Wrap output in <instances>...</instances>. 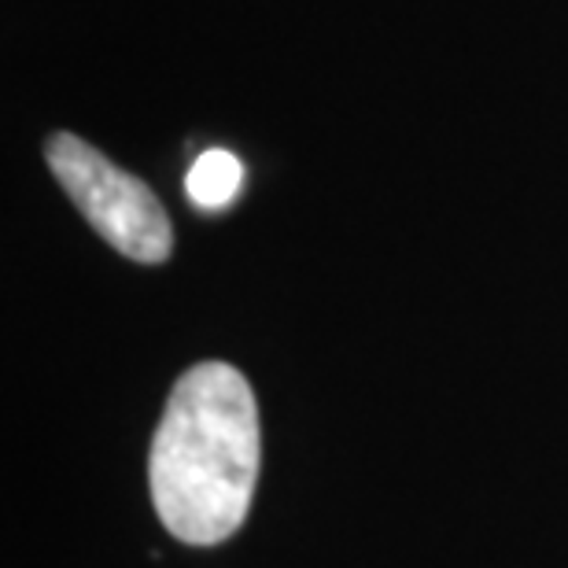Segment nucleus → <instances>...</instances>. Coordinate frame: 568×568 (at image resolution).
Returning a JSON list of instances; mask_svg holds the SVG:
<instances>
[{"label": "nucleus", "instance_id": "f257e3e1", "mask_svg": "<svg viewBox=\"0 0 568 568\" xmlns=\"http://www.w3.org/2000/svg\"><path fill=\"white\" fill-rule=\"evenodd\" d=\"M258 480V406L230 362L181 373L148 454L152 503L166 531L192 547L225 542L244 525Z\"/></svg>", "mask_w": 568, "mask_h": 568}, {"label": "nucleus", "instance_id": "f03ea898", "mask_svg": "<svg viewBox=\"0 0 568 568\" xmlns=\"http://www.w3.org/2000/svg\"><path fill=\"white\" fill-rule=\"evenodd\" d=\"M44 155L74 207L115 252L144 266L163 263L170 255L174 230H170L163 203L141 178L119 170L111 159H104V152H97L74 133H55Z\"/></svg>", "mask_w": 568, "mask_h": 568}, {"label": "nucleus", "instance_id": "7ed1b4c3", "mask_svg": "<svg viewBox=\"0 0 568 568\" xmlns=\"http://www.w3.org/2000/svg\"><path fill=\"white\" fill-rule=\"evenodd\" d=\"M244 189V163L225 148H207L185 178L189 200L200 211H225Z\"/></svg>", "mask_w": 568, "mask_h": 568}]
</instances>
